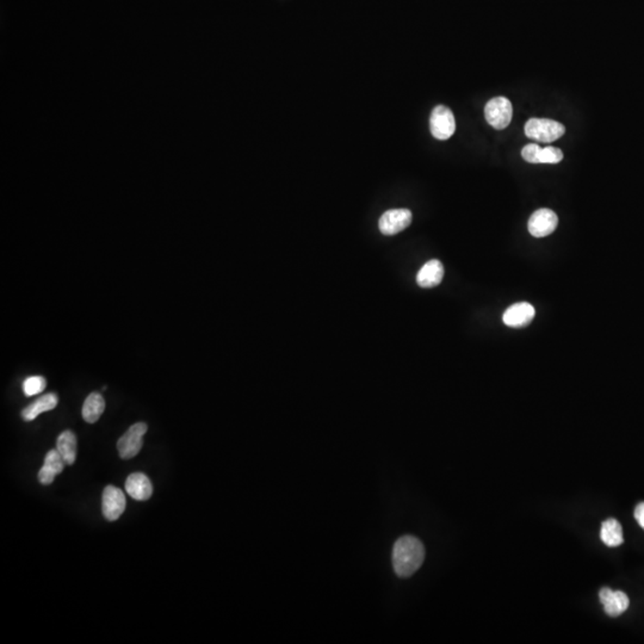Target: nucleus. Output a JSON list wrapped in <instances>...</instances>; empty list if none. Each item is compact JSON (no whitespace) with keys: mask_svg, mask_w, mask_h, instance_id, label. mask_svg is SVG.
Returning a JSON list of instances; mask_svg holds the SVG:
<instances>
[{"mask_svg":"<svg viewBox=\"0 0 644 644\" xmlns=\"http://www.w3.org/2000/svg\"><path fill=\"white\" fill-rule=\"evenodd\" d=\"M485 116L489 125L495 129L508 128L513 116L512 103L505 97H496L489 100L485 107Z\"/></svg>","mask_w":644,"mask_h":644,"instance_id":"nucleus-3","label":"nucleus"},{"mask_svg":"<svg viewBox=\"0 0 644 644\" xmlns=\"http://www.w3.org/2000/svg\"><path fill=\"white\" fill-rule=\"evenodd\" d=\"M430 129L433 137L438 140H448L456 130V121L453 111L444 105L433 109L430 118Z\"/></svg>","mask_w":644,"mask_h":644,"instance_id":"nucleus-5","label":"nucleus"},{"mask_svg":"<svg viewBox=\"0 0 644 644\" xmlns=\"http://www.w3.org/2000/svg\"><path fill=\"white\" fill-rule=\"evenodd\" d=\"M444 277V266L439 260L426 262L416 276V282L421 288H434L441 284Z\"/></svg>","mask_w":644,"mask_h":644,"instance_id":"nucleus-13","label":"nucleus"},{"mask_svg":"<svg viewBox=\"0 0 644 644\" xmlns=\"http://www.w3.org/2000/svg\"><path fill=\"white\" fill-rule=\"evenodd\" d=\"M58 402V395L54 394V393L43 395L42 398L36 400L35 402L31 403L28 407L24 408V409L22 411V418H23L25 421H33V420L36 419L41 413L54 409Z\"/></svg>","mask_w":644,"mask_h":644,"instance_id":"nucleus-14","label":"nucleus"},{"mask_svg":"<svg viewBox=\"0 0 644 644\" xmlns=\"http://www.w3.org/2000/svg\"><path fill=\"white\" fill-rule=\"evenodd\" d=\"M46 388V379L42 376H31L23 382V391L26 396L40 394Z\"/></svg>","mask_w":644,"mask_h":644,"instance_id":"nucleus-18","label":"nucleus"},{"mask_svg":"<svg viewBox=\"0 0 644 644\" xmlns=\"http://www.w3.org/2000/svg\"><path fill=\"white\" fill-rule=\"evenodd\" d=\"M105 409V401L100 393H91L83 406V418L88 424H95Z\"/></svg>","mask_w":644,"mask_h":644,"instance_id":"nucleus-16","label":"nucleus"},{"mask_svg":"<svg viewBox=\"0 0 644 644\" xmlns=\"http://www.w3.org/2000/svg\"><path fill=\"white\" fill-rule=\"evenodd\" d=\"M65 466H66V462L60 455L58 449L50 450L45 458V464L38 473V481L45 486L54 482L56 475L63 473Z\"/></svg>","mask_w":644,"mask_h":644,"instance_id":"nucleus-11","label":"nucleus"},{"mask_svg":"<svg viewBox=\"0 0 644 644\" xmlns=\"http://www.w3.org/2000/svg\"><path fill=\"white\" fill-rule=\"evenodd\" d=\"M565 125L548 118H530L525 125V135L536 141L550 143L563 136Z\"/></svg>","mask_w":644,"mask_h":644,"instance_id":"nucleus-2","label":"nucleus"},{"mask_svg":"<svg viewBox=\"0 0 644 644\" xmlns=\"http://www.w3.org/2000/svg\"><path fill=\"white\" fill-rule=\"evenodd\" d=\"M558 225L556 212L550 209H540L532 214L528 220V232L532 237H544L555 232Z\"/></svg>","mask_w":644,"mask_h":644,"instance_id":"nucleus-7","label":"nucleus"},{"mask_svg":"<svg viewBox=\"0 0 644 644\" xmlns=\"http://www.w3.org/2000/svg\"><path fill=\"white\" fill-rule=\"evenodd\" d=\"M425 558L423 543L414 536H403L393 549V565L400 578H409L419 570Z\"/></svg>","mask_w":644,"mask_h":644,"instance_id":"nucleus-1","label":"nucleus"},{"mask_svg":"<svg viewBox=\"0 0 644 644\" xmlns=\"http://www.w3.org/2000/svg\"><path fill=\"white\" fill-rule=\"evenodd\" d=\"M125 496L121 489L117 487H105L102 500V510L103 515L109 521H115L118 519L125 510Z\"/></svg>","mask_w":644,"mask_h":644,"instance_id":"nucleus-8","label":"nucleus"},{"mask_svg":"<svg viewBox=\"0 0 644 644\" xmlns=\"http://www.w3.org/2000/svg\"><path fill=\"white\" fill-rule=\"evenodd\" d=\"M125 491L133 499L146 501L150 499L153 493V487L150 478L142 473H134L129 475L125 481Z\"/></svg>","mask_w":644,"mask_h":644,"instance_id":"nucleus-12","label":"nucleus"},{"mask_svg":"<svg viewBox=\"0 0 644 644\" xmlns=\"http://www.w3.org/2000/svg\"><path fill=\"white\" fill-rule=\"evenodd\" d=\"M635 519L637 520L641 528L644 530V503H638L635 508Z\"/></svg>","mask_w":644,"mask_h":644,"instance_id":"nucleus-21","label":"nucleus"},{"mask_svg":"<svg viewBox=\"0 0 644 644\" xmlns=\"http://www.w3.org/2000/svg\"><path fill=\"white\" fill-rule=\"evenodd\" d=\"M600 537H602V540L607 547L615 548V547H620V544H623V530H622V525H620V521L613 519V518L605 520L603 525H602Z\"/></svg>","mask_w":644,"mask_h":644,"instance_id":"nucleus-17","label":"nucleus"},{"mask_svg":"<svg viewBox=\"0 0 644 644\" xmlns=\"http://www.w3.org/2000/svg\"><path fill=\"white\" fill-rule=\"evenodd\" d=\"M411 222V212L408 209H391L383 214L379 219V227L384 235H395L409 227Z\"/></svg>","mask_w":644,"mask_h":644,"instance_id":"nucleus-6","label":"nucleus"},{"mask_svg":"<svg viewBox=\"0 0 644 644\" xmlns=\"http://www.w3.org/2000/svg\"><path fill=\"white\" fill-rule=\"evenodd\" d=\"M147 430L148 426L145 423H137L128 428V431L117 441V450L121 458L130 460L141 451L143 436Z\"/></svg>","mask_w":644,"mask_h":644,"instance_id":"nucleus-4","label":"nucleus"},{"mask_svg":"<svg viewBox=\"0 0 644 644\" xmlns=\"http://www.w3.org/2000/svg\"><path fill=\"white\" fill-rule=\"evenodd\" d=\"M599 598L603 603L604 608L607 615L610 617H620L627 611L630 605L628 595L622 590H612L608 587H604L599 592Z\"/></svg>","mask_w":644,"mask_h":644,"instance_id":"nucleus-9","label":"nucleus"},{"mask_svg":"<svg viewBox=\"0 0 644 644\" xmlns=\"http://www.w3.org/2000/svg\"><path fill=\"white\" fill-rule=\"evenodd\" d=\"M563 159V153L557 147H545L540 153V164H558Z\"/></svg>","mask_w":644,"mask_h":644,"instance_id":"nucleus-19","label":"nucleus"},{"mask_svg":"<svg viewBox=\"0 0 644 644\" xmlns=\"http://www.w3.org/2000/svg\"><path fill=\"white\" fill-rule=\"evenodd\" d=\"M540 146L535 145V143H530V145H526L521 150V157H523L525 162H530V164H540Z\"/></svg>","mask_w":644,"mask_h":644,"instance_id":"nucleus-20","label":"nucleus"},{"mask_svg":"<svg viewBox=\"0 0 644 644\" xmlns=\"http://www.w3.org/2000/svg\"><path fill=\"white\" fill-rule=\"evenodd\" d=\"M536 315V311L532 304L528 302H519L513 304L503 313V324L512 329H523L530 324Z\"/></svg>","mask_w":644,"mask_h":644,"instance_id":"nucleus-10","label":"nucleus"},{"mask_svg":"<svg viewBox=\"0 0 644 644\" xmlns=\"http://www.w3.org/2000/svg\"><path fill=\"white\" fill-rule=\"evenodd\" d=\"M56 449L63 456L67 466H72L77 458V449H78V443H77V437L74 433L70 430L61 433L56 441Z\"/></svg>","mask_w":644,"mask_h":644,"instance_id":"nucleus-15","label":"nucleus"}]
</instances>
